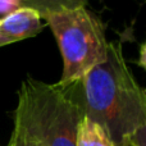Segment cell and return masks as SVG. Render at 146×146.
<instances>
[{
    "mask_svg": "<svg viewBox=\"0 0 146 146\" xmlns=\"http://www.w3.org/2000/svg\"><path fill=\"white\" fill-rule=\"evenodd\" d=\"M22 7L21 0H0V14H10Z\"/></svg>",
    "mask_w": 146,
    "mask_h": 146,
    "instance_id": "9c48e42d",
    "label": "cell"
},
{
    "mask_svg": "<svg viewBox=\"0 0 146 146\" xmlns=\"http://www.w3.org/2000/svg\"><path fill=\"white\" fill-rule=\"evenodd\" d=\"M40 14L31 8L21 7L10 14L0 18V45L33 37L44 28Z\"/></svg>",
    "mask_w": 146,
    "mask_h": 146,
    "instance_id": "277c9868",
    "label": "cell"
},
{
    "mask_svg": "<svg viewBox=\"0 0 146 146\" xmlns=\"http://www.w3.org/2000/svg\"><path fill=\"white\" fill-rule=\"evenodd\" d=\"M76 146H115V144L103 126L83 115L77 128Z\"/></svg>",
    "mask_w": 146,
    "mask_h": 146,
    "instance_id": "5b68a950",
    "label": "cell"
},
{
    "mask_svg": "<svg viewBox=\"0 0 146 146\" xmlns=\"http://www.w3.org/2000/svg\"><path fill=\"white\" fill-rule=\"evenodd\" d=\"M83 115L81 80L45 83L27 77L18 90L13 121L22 124L41 146H76Z\"/></svg>",
    "mask_w": 146,
    "mask_h": 146,
    "instance_id": "7a4b0ae2",
    "label": "cell"
},
{
    "mask_svg": "<svg viewBox=\"0 0 146 146\" xmlns=\"http://www.w3.org/2000/svg\"><path fill=\"white\" fill-rule=\"evenodd\" d=\"M21 3L22 7L36 10L44 19L50 13L86 7L87 0H21Z\"/></svg>",
    "mask_w": 146,
    "mask_h": 146,
    "instance_id": "8992f818",
    "label": "cell"
},
{
    "mask_svg": "<svg viewBox=\"0 0 146 146\" xmlns=\"http://www.w3.org/2000/svg\"><path fill=\"white\" fill-rule=\"evenodd\" d=\"M118 146H146V128H141L135 133L126 136Z\"/></svg>",
    "mask_w": 146,
    "mask_h": 146,
    "instance_id": "ba28073f",
    "label": "cell"
},
{
    "mask_svg": "<svg viewBox=\"0 0 146 146\" xmlns=\"http://www.w3.org/2000/svg\"><path fill=\"white\" fill-rule=\"evenodd\" d=\"M8 146H41L38 141L22 126L13 121V131Z\"/></svg>",
    "mask_w": 146,
    "mask_h": 146,
    "instance_id": "52a82bcc",
    "label": "cell"
},
{
    "mask_svg": "<svg viewBox=\"0 0 146 146\" xmlns=\"http://www.w3.org/2000/svg\"><path fill=\"white\" fill-rule=\"evenodd\" d=\"M139 66L141 68H145V44H142L141 48H140V62Z\"/></svg>",
    "mask_w": 146,
    "mask_h": 146,
    "instance_id": "30bf717a",
    "label": "cell"
},
{
    "mask_svg": "<svg viewBox=\"0 0 146 146\" xmlns=\"http://www.w3.org/2000/svg\"><path fill=\"white\" fill-rule=\"evenodd\" d=\"M0 48H1V45H0Z\"/></svg>",
    "mask_w": 146,
    "mask_h": 146,
    "instance_id": "8fae6325",
    "label": "cell"
},
{
    "mask_svg": "<svg viewBox=\"0 0 146 146\" xmlns=\"http://www.w3.org/2000/svg\"><path fill=\"white\" fill-rule=\"evenodd\" d=\"M44 21L54 33L63 58L59 82L82 80L108 55L109 42L100 17L86 7L50 13Z\"/></svg>",
    "mask_w": 146,
    "mask_h": 146,
    "instance_id": "3957f363",
    "label": "cell"
},
{
    "mask_svg": "<svg viewBox=\"0 0 146 146\" xmlns=\"http://www.w3.org/2000/svg\"><path fill=\"white\" fill-rule=\"evenodd\" d=\"M85 115L109 132L115 146L146 128V92L126 63L119 42H109L108 55L83 76Z\"/></svg>",
    "mask_w": 146,
    "mask_h": 146,
    "instance_id": "6da1fadb",
    "label": "cell"
}]
</instances>
